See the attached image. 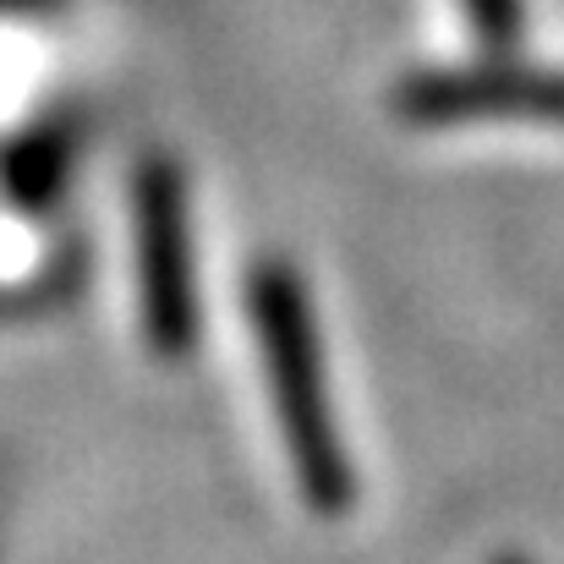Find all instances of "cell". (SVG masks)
I'll return each instance as SVG.
<instances>
[{
    "mask_svg": "<svg viewBox=\"0 0 564 564\" xmlns=\"http://www.w3.org/2000/svg\"><path fill=\"white\" fill-rule=\"evenodd\" d=\"M247 313H252V340L263 357L269 405L280 416V438H285L296 488L313 516H346L357 477H351L340 422L329 405L324 346H318V324H313L302 274L280 258L258 263L252 285H247Z\"/></svg>",
    "mask_w": 564,
    "mask_h": 564,
    "instance_id": "1",
    "label": "cell"
},
{
    "mask_svg": "<svg viewBox=\"0 0 564 564\" xmlns=\"http://www.w3.org/2000/svg\"><path fill=\"white\" fill-rule=\"evenodd\" d=\"M132 241H138V318L160 362L197 351V263H192L187 182L165 154L132 171Z\"/></svg>",
    "mask_w": 564,
    "mask_h": 564,
    "instance_id": "2",
    "label": "cell"
},
{
    "mask_svg": "<svg viewBox=\"0 0 564 564\" xmlns=\"http://www.w3.org/2000/svg\"><path fill=\"white\" fill-rule=\"evenodd\" d=\"M400 110L416 121H460V116H564V83L521 77H427L400 94Z\"/></svg>",
    "mask_w": 564,
    "mask_h": 564,
    "instance_id": "3",
    "label": "cell"
},
{
    "mask_svg": "<svg viewBox=\"0 0 564 564\" xmlns=\"http://www.w3.org/2000/svg\"><path fill=\"white\" fill-rule=\"evenodd\" d=\"M72 149H77V127L72 121H39L33 132H22L0 154V192L17 208H50L61 197V187H66Z\"/></svg>",
    "mask_w": 564,
    "mask_h": 564,
    "instance_id": "4",
    "label": "cell"
},
{
    "mask_svg": "<svg viewBox=\"0 0 564 564\" xmlns=\"http://www.w3.org/2000/svg\"><path fill=\"white\" fill-rule=\"evenodd\" d=\"M471 11H477V22L494 39H510V28H516V6L510 0H471Z\"/></svg>",
    "mask_w": 564,
    "mask_h": 564,
    "instance_id": "5",
    "label": "cell"
},
{
    "mask_svg": "<svg viewBox=\"0 0 564 564\" xmlns=\"http://www.w3.org/2000/svg\"><path fill=\"white\" fill-rule=\"evenodd\" d=\"M33 6H50V0H0V11H33Z\"/></svg>",
    "mask_w": 564,
    "mask_h": 564,
    "instance_id": "6",
    "label": "cell"
},
{
    "mask_svg": "<svg viewBox=\"0 0 564 564\" xmlns=\"http://www.w3.org/2000/svg\"><path fill=\"white\" fill-rule=\"evenodd\" d=\"M494 564H527V560H516V554H505V560H494Z\"/></svg>",
    "mask_w": 564,
    "mask_h": 564,
    "instance_id": "7",
    "label": "cell"
}]
</instances>
